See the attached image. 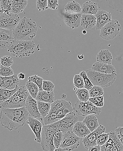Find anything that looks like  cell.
<instances>
[{
	"label": "cell",
	"instance_id": "obj_30",
	"mask_svg": "<svg viewBox=\"0 0 123 151\" xmlns=\"http://www.w3.org/2000/svg\"><path fill=\"white\" fill-rule=\"evenodd\" d=\"M38 110L42 116L44 118L48 115L51 109V103L37 101Z\"/></svg>",
	"mask_w": 123,
	"mask_h": 151
},
{
	"label": "cell",
	"instance_id": "obj_46",
	"mask_svg": "<svg viewBox=\"0 0 123 151\" xmlns=\"http://www.w3.org/2000/svg\"><path fill=\"white\" fill-rule=\"evenodd\" d=\"M55 85L52 81L48 80H43V88L44 91H53Z\"/></svg>",
	"mask_w": 123,
	"mask_h": 151
},
{
	"label": "cell",
	"instance_id": "obj_2",
	"mask_svg": "<svg viewBox=\"0 0 123 151\" xmlns=\"http://www.w3.org/2000/svg\"><path fill=\"white\" fill-rule=\"evenodd\" d=\"M74 111L70 101L56 100L51 104L50 112L43 118V125L55 123Z\"/></svg>",
	"mask_w": 123,
	"mask_h": 151
},
{
	"label": "cell",
	"instance_id": "obj_16",
	"mask_svg": "<svg viewBox=\"0 0 123 151\" xmlns=\"http://www.w3.org/2000/svg\"><path fill=\"white\" fill-rule=\"evenodd\" d=\"M82 15V13H70L66 12L63 17L64 23L72 29L78 27L80 25Z\"/></svg>",
	"mask_w": 123,
	"mask_h": 151
},
{
	"label": "cell",
	"instance_id": "obj_6",
	"mask_svg": "<svg viewBox=\"0 0 123 151\" xmlns=\"http://www.w3.org/2000/svg\"><path fill=\"white\" fill-rule=\"evenodd\" d=\"M58 128L54 124L43 126L41 134V146L46 151H54L56 149L54 144L53 138L55 133L59 131Z\"/></svg>",
	"mask_w": 123,
	"mask_h": 151
},
{
	"label": "cell",
	"instance_id": "obj_8",
	"mask_svg": "<svg viewBox=\"0 0 123 151\" xmlns=\"http://www.w3.org/2000/svg\"><path fill=\"white\" fill-rule=\"evenodd\" d=\"M122 27L119 22L112 19L101 30L100 37L106 41L114 39L119 35Z\"/></svg>",
	"mask_w": 123,
	"mask_h": 151
},
{
	"label": "cell",
	"instance_id": "obj_15",
	"mask_svg": "<svg viewBox=\"0 0 123 151\" xmlns=\"http://www.w3.org/2000/svg\"><path fill=\"white\" fill-rule=\"evenodd\" d=\"M26 123L29 125L35 136V140L38 143L41 142V134L43 128V124L38 119L33 117H29Z\"/></svg>",
	"mask_w": 123,
	"mask_h": 151
},
{
	"label": "cell",
	"instance_id": "obj_13",
	"mask_svg": "<svg viewBox=\"0 0 123 151\" xmlns=\"http://www.w3.org/2000/svg\"><path fill=\"white\" fill-rule=\"evenodd\" d=\"M105 130L106 128L104 126L100 125L94 131L83 138L82 143L84 147L88 150L90 147L97 145V140L98 136L101 134L105 132Z\"/></svg>",
	"mask_w": 123,
	"mask_h": 151
},
{
	"label": "cell",
	"instance_id": "obj_40",
	"mask_svg": "<svg viewBox=\"0 0 123 151\" xmlns=\"http://www.w3.org/2000/svg\"><path fill=\"white\" fill-rule=\"evenodd\" d=\"M73 85L78 89L84 88V82L82 77L80 75H75L73 78Z\"/></svg>",
	"mask_w": 123,
	"mask_h": 151
},
{
	"label": "cell",
	"instance_id": "obj_43",
	"mask_svg": "<svg viewBox=\"0 0 123 151\" xmlns=\"http://www.w3.org/2000/svg\"><path fill=\"white\" fill-rule=\"evenodd\" d=\"M13 59L9 56H4L1 58V65L4 66L10 67L13 64Z\"/></svg>",
	"mask_w": 123,
	"mask_h": 151
},
{
	"label": "cell",
	"instance_id": "obj_50",
	"mask_svg": "<svg viewBox=\"0 0 123 151\" xmlns=\"http://www.w3.org/2000/svg\"><path fill=\"white\" fill-rule=\"evenodd\" d=\"M18 78L21 80H24L25 78V74L23 73H20L18 75Z\"/></svg>",
	"mask_w": 123,
	"mask_h": 151
},
{
	"label": "cell",
	"instance_id": "obj_23",
	"mask_svg": "<svg viewBox=\"0 0 123 151\" xmlns=\"http://www.w3.org/2000/svg\"><path fill=\"white\" fill-rule=\"evenodd\" d=\"M81 9L82 14L95 15L99 11L97 3L91 1L84 3L82 6Z\"/></svg>",
	"mask_w": 123,
	"mask_h": 151
},
{
	"label": "cell",
	"instance_id": "obj_35",
	"mask_svg": "<svg viewBox=\"0 0 123 151\" xmlns=\"http://www.w3.org/2000/svg\"><path fill=\"white\" fill-rule=\"evenodd\" d=\"M90 98L95 97L103 96L104 90L103 88L99 86H93L89 90Z\"/></svg>",
	"mask_w": 123,
	"mask_h": 151
},
{
	"label": "cell",
	"instance_id": "obj_21",
	"mask_svg": "<svg viewBox=\"0 0 123 151\" xmlns=\"http://www.w3.org/2000/svg\"><path fill=\"white\" fill-rule=\"evenodd\" d=\"M97 18L93 14H82L80 26L85 29H91L95 27Z\"/></svg>",
	"mask_w": 123,
	"mask_h": 151
},
{
	"label": "cell",
	"instance_id": "obj_14",
	"mask_svg": "<svg viewBox=\"0 0 123 151\" xmlns=\"http://www.w3.org/2000/svg\"><path fill=\"white\" fill-rule=\"evenodd\" d=\"M25 107L32 117L39 120L43 124V118H42L38 110L37 101L30 95L27 99Z\"/></svg>",
	"mask_w": 123,
	"mask_h": 151
},
{
	"label": "cell",
	"instance_id": "obj_33",
	"mask_svg": "<svg viewBox=\"0 0 123 151\" xmlns=\"http://www.w3.org/2000/svg\"><path fill=\"white\" fill-rule=\"evenodd\" d=\"M109 137L112 139L116 151H123V145L119 139L115 131H111Z\"/></svg>",
	"mask_w": 123,
	"mask_h": 151
},
{
	"label": "cell",
	"instance_id": "obj_31",
	"mask_svg": "<svg viewBox=\"0 0 123 151\" xmlns=\"http://www.w3.org/2000/svg\"><path fill=\"white\" fill-rule=\"evenodd\" d=\"M25 86L27 88L29 94L33 98L35 99L39 91V88L37 85L33 81L27 80L25 84Z\"/></svg>",
	"mask_w": 123,
	"mask_h": 151
},
{
	"label": "cell",
	"instance_id": "obj_9",
	"mask_svg": "<svg viewBox=\"0 0 123 151\" xmlns=\"http://www.w3.org/2000/svg\"><path fill=\"white\" fill-rule=\"evenodd\" d=\"M73 110L78 115L82 116L90 114L99 115L101 112V107L97 106L89 101L86 102L77 101L74 105Z\"/></svg>",
	"mask_w": 123,
	"mask_h": 151
},
{
	"label": "cell",
	"instance_id": "obj_53",
	"mask_svg": "<svg viewBox=\"0 0 123 151\" xmlns=\"http://www.w3.org/2000/svg\"><path fill=\"white\" fill-rule=\"evenodd\" d=\"M82 34H86L87 33V31H86V30H83V31H82Z\"/></svg>",
	"mask_w": 123,
	"mask_h": 151
},
{
	"label": "cell",
	"instance_id": "obj_22",
	"mask_svg": "<svg viewBox=\"0 0 123 151\" xmlns=\"http://www.w3.org/2000/svg\"><path fill=\"white\" fill-rule=\"evenodd\" d=\"M72 131L80 138H84L91 132L83 122H77L73 126Z\"/></svg>",
	"mask_w": 123,
	"mask_h": 151
},
{
	"label": "cell",
	"instance_id": "obj_38",
	"mask_svg": "<svg viewBox=\"0 0 123 151\" xmlns=\"http://www.w3.org/2000/svg\"><path fill=\"white\" fill-rule=\"evenodd\" d=\"M14 75L13 69L10 67L4 66L2 65H1V68H0V76L2 77L12 76Z\"/></svg>",
	"mask_w": 123,
	"mask_h": 151
},
{
	"label": "cell",
	"instance_id": "obj_4",
	"mask_svg": "<svg viewBox=\"0 0 123 151\" xmlns=\"http://www.w3.org/2000/svg\"><path fill=\"white\" fill-rule=\"evenodd\" d=\"M35 45L33 41L15 39L9 46L8 51L10 54L16 58H23L29 56L35 52Z\"/></svg>",
	"mask_w": 123,
	"mask_h": 151
},
{
	"label": "cell",
	"instance_id": "obj_47",
	"mask_svg": "<svg viewBox=\"0 0 123 151\" xmlns=\"http://www.w3.org/2000/svg\"><path fill=\"white\" fill-rule=\"evenodd\" d=\"M48 9L51 10H56L59 6V0H48Z\"/></svg>",
	"mask_w": 123,
	"mask_h": 151
},
{
	"label": "cell",
	"instance_id": "obj_37",
	"mask_svg": "<svg viewBox=\"0 0 123 151\" xmlns=\"http://www.w3.org/2000/svg\"><path fill=\"white\" fill-rule=\"evenodd\" d=\"M27 80L33 81L36 84L39 88V91L43 90V84L44 80L42 77L38 76L37 75H34L29 77L27 78Z\"/></svg>",
	"mask_w": 123,
	"mask_h": 151
},
{
	"label": "cell",
	"instance_id": "obj_1",
	"mask_svg": "<svg viewBox=\"0 0 123 151\" xmlns=\"http://www.w3.org/2000/svg\"><path fill=\"white\" fill-rule=\"evenodd\" d=\"M29 114L25 107L1 109V124L11 131L18 129L26 123Z\"/></svg>",
	"mask_w": 123,
	"mask_h": 151
},
{
	"label": "cell",
	"instance_id": "obj_5",
	"mask_svg": "<svg viewBox=\"0 0 123 151\" xmlns=\"http://www.w3.org/2000/svg\"><path fill=\"white\" fill-rule=\"evenodd\" d=\"M29 95L25 86L19 87L18 90L14 96L1 104V109L25 107L27 99Z\"/></svg>",
	"mask_w": 123,
	"mask_h": 151
},
{
	"label": "cell",
	"instance_id": "obj_11",
	"mask_svg": "<svg viewBox=\"0 0 123 151\" xmlns=\"http://www.w3.org/2000/svg\"><path fill=\"white\" fill-rule=\"evenodd\" d=\"M18 14L10 12L0 14V28L13 30L21 20Z\"/></svg>",
	"mask_w": 123,
	"mask_h": 151
},
{
	"label": "cell",
	"instance_id": "obj_26",
	"mask_svg": "<svg viewBox=\"0 0 123 151\" xmlns=\"http://www.w3.org/2000/svg\"><path fill=\"white\" fill-rule=\"evenodd\" d=\"M95 114H90L85 116L83 122L87 125L91 132L94 131L99 127L98 119L95 116Z\"/></svg>",
	"mask_w": 123,
	"mask_h": 151
},
{
	"label": "cell",
	"instance_id": "obj_39",
	"mask_svg": "<svg viewBox=\"0 0 123 151\" xmlns=\"http://www.w3.org/2000/svg\"><path fill=\"white\" fill-rule=\"evenodd\" d=\"M64 132L61 131L57 132L55 133L53 138L54 144L56 148H58L60 147L62 139H63Z\"/></svg>",
	"mask_w": 123,
	"mask_h": 151
},
{
	"label": "cell",
	"instance_id": "obj_25",
	"mask_svg": "<svg viewBox=\"0 0 123 151\" xmlns=\"http://www.w3.org/2000/svg\"><path fill=\"white\" fill-rule=\"evenodd\" d=\"M35 99L37 101L48 102L52 104L54 101L55 94L53 91H39Z\"/></svg>",
	"mask_w": 123,
	"mask_h": 151
},
{
	"label": "cell",
	"instance_id": "obj_36",
	"mask_svg": "<svg viewBox=\"0 0 123 151\" xmlns=\"http://www.w3.org/2000/svg\"><path fill=\"white\" fill-rule=\"evenodd\" d=\"M101 151H116L112 139L109 137V139L103 145L101 146Z\"/></svg>",
	"mask_w": 123,
	"mask_h": 151
},
{
	"label": "cell",
	"instance_id": "obj_27",
	"mask_svg": "<svg viewBox=\"0 0 123 151\" xmlns=\"http://www.w3.org/2000/svg\"><path fill=\"white\" fill-rule=\"evenodd\" d=\"M27 4V0H13L11 12L18 14L23 12Z\"/></svg>",
	"mask_w": 123,
	"mask_h": 151
},
{
	"label": "cell",
	"instance_id": "obj_18",
	"mask_svg": "<svg viewBox=\"0 0 123 151\" xmlns=\"http://www.w3.org/2000/svg\"><path fill=\"white\" fill-rule=\"evenodd\" d=\"M15 39L13 30L0 28V47L1 48H8L10 44Z\"/></svg>",
	"mask_w": 123,
	"mask_h": 151
},
{
	"label": "cell",
	"instance_id": "obj_32",
	"mask_svg": "<svg viewBox=\"0 0 123 151\" xmlns=\"http://www.w3.org/2000/svg\"><path fill=\"white\" fill-rule=\"evenodd\" d=\"M76 94L79 100L83 102L88 101L90 98L89 90L85 88L78 89Z\"/></svg>",
	"mask_w": 123,
	"mask_h": 151
},
{
	"label": "cell",
	"instance_id": "obj_24",
	"mask_svg": "<svg viewBox=\"0 0 123 151\" xmlns=\"http://www.w3.org/2000/svg\"><path fill=\"white\" fill-rule=\"evenodd\" d=\"M113 55L108 49L101 50L97 55V62L107 64H111Z\"/></svg>",
	"mask_w": 123,
	"mask_h": 151
},
{
	"label": "cell",
	"instance_id": "obj_49",
	"mask_svg": "<svg viewBox=\"0 0 123 151\" xmlns=\"http://www.w3.org/2000/svg\"><path fill=\"white\" fill-rule=\"evenodd\" d=\"M89 151H101V146L100 145H95V146H92L89 148L88 150Z\"/></svg>",
	"mask_w": 123,
	"mask_h": 151
},
{
	"label": "cell",
	"instance_id": "obj_41",
	"mask_svg": "<svg viewBox=\"0 0 123 151\" xmlns=\"http://www.w3.org/2000/svg\"><path fill=\"white\" fill-rule=\"evenodd\" d=\"M80 75L82 77L84 82V88H87L88 90L90 89L94 85H93L90 78L87 75L86 71H82L80 72Z\"/></svg>",
	"mask_w": 123,
	"mask_h": 151
},
{
	"label": "cell",
	"instance_id": "obj_45",
	"mask_svg": "<svg viewBox=\"0 0 123 151\" xmlns=\"http://www.w3.org/2000/svg\"><path fill=\"white\" fill-rule=\"evenodd\" d=\"M110 135V133H103L100 134L98 136L97 140V145H103L108 140Z\"/></svg>",
	"mask_w": 123,
	"mask_h": 151
},
{
	"label": "cell",
	"instance_id": "obj_51",
	"mask_svg": "<svg viewBox=\"0 0 123 151\" xmlns=\"http://www.w3.org/2000/svg\"><path fill=\"white\" fill-rule=\"evenodd\" d=\"M55 151H66L65 150H64V149H62V148H61V147H59V148H56V149H55Z\"/></svg>",
	"mask_w": 123,
	"mask_h": 151
},
{
	"label": "cell",
	"instance_id": "obj_19",
	"mask_svg": "<svg viewBox=\"0 0 123 151\" xmlns=\"http://www.w3.org/2000/svg\"><path fill=\"white\" fill-rule=\"evenodd\" d=\"M97 18V24L95 28L97 30H101L106 24L112 20V14L104 10H99L95 14Z\"/></svg>",
	"mask_w": 123,
	"mask_h": 151
},
{
	"label": "cell",
	"instance_id": "obj_42",
	"mask_svg": "<svg viewBox=\"0 0 123 151\" xmlns=\"http://www.w3.org/2000/svg\"><path fill=\"white\" fill-rule=\"evenodd\" d=\"M89 101L97 107L101 108L104 106V97L103 96L95 97L90 98Z\"/></svg>",
	"mask_w": 123,
	"mask_h": 151
},
{
	"label": "cell",
	"instance_id": "obj_3",
	"mask_svg": "<svg viewBox=\"0 0 123 151\" xmlns=\"http://www.w3.org/2000/svg\"><path fill=\"white\" fill-rule=\"evenodd\" d=\"M13 32L15 39L32 41L36 35L37 26L31 18L25 17L21 19Z\"/></svg>",
	"mask_w": 123,
	"mask_h": 151
},
{
	"label": "cell",
	"instance_id": "obj_29",
	"mask_svg": "<svg viewBox=\"0 0 123 151\" xmlns=\"http://www.w3.org/2000/svg\"><path fill=\"white\" fill-rule=\"evenodd\" d=\"M66 12L70 13H81L80 5L75 1L69 2L65 6Z\"/></svg>",
	"mask_w": 123,
	"mask_h": 151
},
{
	"label": "cell",
	"instance_id": "obj_34",
	"mask_svg": "<svg viewBox=\"0 0 123 151\" xmlns=\"http://www.w3.org/2000/svg\"><path fill=\"white\" fill-rule=\"evenodd\" d=\"M13 0H0V13L11 12Z\"/></svg>",
	"mask_w": 123,
	"mask_h": 151
},
{
	"label": "cell",
	"instance_id": "obj_48",
	"mask_svg": "<svg viewBox=\"0 0 123 151\" xmlns=\"http://www.w3.org/2000/svg\"><path fill=\"white\" fill-rule=\"evenodd\" d=\"M115 132L123 145V127H119L116 128Z\"/></svg>",
	"mask_w": 123,
	"mask_h": 151
},
{
	"label": "cell",
	"instance_id": "obj_7",
	"mask_svg": "<svg viewBox=\"0 0 123 151\" xmlns=\"http://www.w3.org/2000/svg\"><path fill=\"white\" fill-rule=\"evenodd\" d=\"M87 75L94 86L108 87L112 85L116 79V75L105 74L92 69L86 71Z\"/></svg>",
	"mask_w": 123,
	"mask_h": 151
},
{
	"label": "cell",
	"instance_id": "obj_12",
	"mask_svg": "<svg viewBox=\"0 0 123 151\" xmlns=\"http://www.w3.org/2000/svg\"><path fill=\"white\" fill-rule=\"evenodd\" d=\"M78 118L76 113L73 111L69 113L60 120L53 123L62 132L71 131L73 126L77 122Z\"/></svg>",
	"mask_w": 123,
	"mask_h": 151
},
{
	"label": "cell",
	"instance_id": "obj_20",
	"mask_svg": "<svg viewBox=\"0 0 123 151\" xmlns=\"http://www.w3.org/2000/svg\"><path fill=\"white\" fill-rule=\"evenodd\" d=\"M91 69L103 74H113L117 76L116 70L111 64H105L97 62L93 65Z\"/></svg>",
	"mask_w": 123,
	"mask_h": 151
},
{
	"label": "cell",
	"instance_id": "obj_10",
	"mask_svg": "<svg viewBox=\"0 0 123 151\" xmlns=\"http://www.w3.org/2000/svg\"><path fill=\"white\" fill-rule=\"evenodd\" d=\"M80 137L72 131L64 132L60 147L66 151H71L77 149L80 145Z\"/></svg>",
	"mask_w": 123,
	"mask_h": 151
},
{
	"label": "cell",
	"instance_id": "obj_17",
	"mask_svg": "<svg viewBox=\"0 0 123 151\" xmlns=\"http://www.w3.org/2000/svg\"><path fill=\"white\" fill-rule=\"evenodd\" d=\"M19 79L18 75L14 74L12 76L0 77V87L9 90H13L18 87Z\"/></svg>",
	"mask_w": 123,
	"mask_h": 151
},
{
	"label": "cell",
	"instance_id": "obj_52",
	"mask_svg": "<svg viewBox=\"0 0 123 151\" xmlns=\"http://www.w3.org/2000/svg\"><path fill=\"white\" fill-rule=\"evenodd\" d=\"M78 58L79 60H82L84 58V55H81L78 56Z\"/></svg>",
	"mask_w": 123,
	"mask_h": 151
},
{
	"label": "cell",
	"instance_id": "obj_44",
	"mask_svg": "<svg viewBox=\"0 0 123 151\" xmlns=\"http://www.w3.org/2000/svg\"><path fill=\"white\" fill-rule=\"evenodd\" d=\"M48 0H36L37 9L40 12L48 9Z\"/></svg>",
	"mask_w": 123,
	"mask_h": 151
},
{
	"label": "cell",
	"instance_id": "obj_28",
	"mask_svg": "<svg viewBox=\"0 0 123 151\" xmlns=\"http://www.w3.org/2000/svg\"><path fill=\"white\" fill-rule=\"evenodd\" d=\"M19 87L14 89L9 90L0 88V103L1 104L5 101L9 99L14 95L18 90Z\"/></svg>",
	"mask_w": 123,
	"mask_h": 151
}]
</instances>
